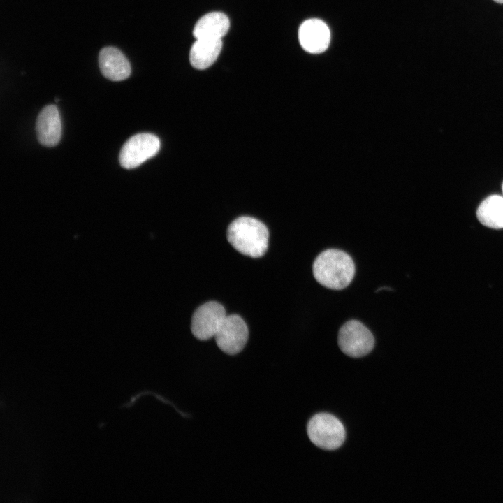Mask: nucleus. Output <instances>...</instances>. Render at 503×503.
<instances>
[{"label":"nucleus","mask_w":503,"mask_h":503,"mask_svg":"<svg viewBox=\"0 0 503 503\" xmlns=\"http://www.w3.org/2000/svg\"><path fill=\"white\" fill-rule=\"evenodd\" d=\"M312 271L314 278L322 286L341 290L351 282L355 274V264L346 252L328 249L315 258Z\"/></svg>","instance_id":"1"},{"label":"nucleus","mask_w":503,"mask_h":503,"mask_svg":"<svg viewBox=\"0 0 503 503\" xmlns=\"http://www.w3.org/2000/svg\"><path fill=\"white\" fill-rule=\"evenodd\" d=\"M307 432L310 441L324 450H335L345 440L346 432L342 423L332 414L321 413L308 422Z\"/></svg>","instance_id":"3"},{"label":"nucleus","mask_w":503,"mask_h":503,"mask_svg":"<svg viewBox=\"0 0 503 503\" xmlns=\"http://www.w3.org/2000/svg\"><path fill=\"white\" fill-rule=\"evenodd\" d=\"M338 345L346 355L359 358L368 354L374 347V337L371 331L361 322L350 320L338 333Z\"/></svg>","instance_id":"4"},{"label":"nucleus","mask_w":503,"mask_h":503,"mask_svg":"<svg viewBox=\"0 0 503 503\" xmlns=\"http://www.w3.org/2000/svg\"><path fill=\"white\" fill-rule=\"evenodd\" d=\"M298 38L301 46L308 52L317 54L325 51L330 43V30L319 19L305 21L299 28Z\"/></svg>","instance_id":"8"},{"label":"nucleus","mask_w":503,"mask_h":503,"mask_svg":"<svg viewBox=\"0 0 503 503\" xmlns=\"http://www.w3.org/2000/svg\"><path fill=\"white\" fill-rule=\"evenodd\" d=\"M476 216L487 227L503 228V196L493 195L486 198L478 207Z\"/></svg>","instance_id":"13"},{"label":"nucleus","mask_w":503,"mask_h":503,"mask_svg":"<svg viewBox=\"0 0 503 503\" xmlns=\"http://www.w3.org/2000/svg\"><path fill=\"white\" fill-rule=\"evenodd\" d=\"M226 316L225 308L217 302L202 305L192 316L191 329L194 336L200 340L214 337Z\"/></svg>","instance_id":"6"},{"label":"nucleus","mask_w":503,"mask_h":503,"mask_svg":"<svg viewBox=\"0 0 503 503\" xmlns=\"http://www.w3.org/2000/svg\"><path fill=\"white\" fill-rule=\"evenodd\" d=\"M502 196H503V184H502Z\"/></svg>","instance_id":"15"},{"label":"nucleus","mask_w":503,"mask_h":503,"mask_svg":"<svg viewBox=\"0 0 503 503\" xmlns=\"http://www.w3.org/2000/svg\"><path fill=\"white\" fill-rule=\"evenodd\" d=\"M159 149L160 140L155 135L149 133L136 134L122 146L119 156V163L126 169L135 168L156 155Z\"/></svg>","instance_id":"5"},{"label":"nucleus","mask_w":503,"mask_h":503,"mask_svg":"<svg viewBox=\"0 0 503 503\" xmlns=\"http://www.w3.org/2000/svg\"><path fill=\"white\" fill-rule=\"evenodd\" d=\"M230 27L228 17L221 12H212L201 17L196 22L193 35L198 38H221Z\"/></svg>","instance_id":"12"},{"label":"nucleus","mask_w":503,"mask_h":503,"mask_svg":"<svg viewBox=\"0 0 503 503\" xmlns=\"http://www.w3.org/2000/svg\"><path fill=\"white\" fill-rule=\"evenodd\" d=\"M221 48V38L196 39L190 50L191 64L199 70L208 68L217 59Z\"/></svg>","instance_id":"11"},{"label":"nucleus","mask_w":503,"mask_h":503,"mask_svg":"<svg viewBox=\"0 0 503 503\" xmlns=\"http://www.w3.org/2000/svg\"><path fill=\"white\" fill-rule=\"evenodd\" d=\"M494 1L499 3H503V0H494Z\"/></svg>","instance_id":"14"},{"label":"nucleus","mask_w":503,"mask_h":503,"mask_svg":"<svg viewBox=\"0 0 503 503\" xmlns=\"http://www.w3.org/2000/svg\"><path fill=\"white\" fill-rule=\"evenodd\" d=\"M249 330L245 321L237 314L227 315L214 336L218 347L225 353H239L245 347Z\"/></svg>","instance_id":"7"},{"label":"nucleus","mask_w":503,"mask_h":503,"mask_svg":"<svg viewBox=\"0 0 503 503\" xmlns=\"http://www.w3.org/2000/svg\"><path fill=\"white\" fill-rule=\"evenodd\" d=\"M36 132L42 145L53 147L58 144L61 134V122L54 105H47L41 110L36 119Z\"/></svg>","instance_id":"9"},{"label":"nucleus","mask_w":503,"mask_h":503,"mask_svg":"<svg viewBox=\"0 0 503 503\" xmlns=\"http://www.w3.org/2000/svg\"><path fill=\"white\" fill-rule=\"evenodd\" d=\"M228 242L243 255L259 258L268 248L269 231L261 221L240 217L231 223L227 230Z\"/></svg>","instance_id":"2"},{"label":"nucleus","mask_w":503,"mask_h":503,"mask_svg":"<svg viewBox=\"0 0 503 503\" xmlns=\"http://www.w3.org/2000/svg\"><path fill=\"white\" fill-rule=\"evenodd\" d=\"M99 64L102 74L112 81L124 80L131 74L129 60L115 47H105L100 51Z\"/></svg>","instance_id":"10"}]
</instances>
